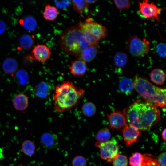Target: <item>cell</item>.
<instances>
[{"label": "cell", "mask_w": 166, "mask_h": 166, "mask_svg": "<svg viewBox=\"0 0 166 166\" xmlns=\"http://www.w3.org/2000/svg\"><path fill=\"white\" fill-rule=\"evenodd\" d=\"M32 53L35 60L42 63L49 60L52 55L48 46L45 45L39 44L34 47Z\"/></svg>", "instance_id": "11"}, {"label": "cell", "mask_w": 166, "mask_h": 166, "mask_svg": "<svg viewBox=\"0 0 166 166\" xmlns=\"http://www.w3.org/2000/svg\"><path fill=\"white\" fill-rule=\"evenodd\" d=\"M41 142L44 148L49 149L56 148L59 144V140L57 135L49 132L44 133L42 135Z\"/></svg>", "instance_id": "12"}, {"label": "cell", "mask_w": 166, "mask_h": 166, "mask_svg": "<svg viewBox=\"0 0 166 166\" xmlns=\"http://www.w3.org/2000/svg\"><path fill=\"white\" fill-rule=\"evenodd\" d=\"M71 164L72 166H86L87 161L84 156H77L73 159Z\"/></svg>", "instance_id": "31"}, {"label": "cell", "mask_w": 166, "mask_h": 166, "mask_svg": "<svg viewBox=\"0 0 166 166\" xmlns=\"http://www.w3.org/2000/svg\"><path fill=\"white\" fill-rule=\"evenodd\" d=\"M128 61L127 54L122 51L116 52L113 57L114 66L119 68H123L126 65Z\"/></svg>", "instance_id": "22"}, {"label": "cell", "mask_w": 166, "mask_h": 166, "mask_svg": "<svg viewBox=\"0 0 166 166\" xmlns=\"http://www.w3.org/2000/svg\"><path fill=\"white\" fill-rule=\"evenodd\" d=\"M134 87L139 95L147 102L165 108L166 89L156 86L145 77L136 75Z\"/></svg>", "instance_id": "4"}, {"label": "cell", "mask_w": 166, "mask_h": 166, "mask_svg": "<svg viewBox=\"0 0 166 166\" xmlns=\"http://www.w3.org/2000/svg\"><path fill=\"white\" fill-rule=\"evenodd\" d=\"M98 52L97 48L89 46L83 50L78 57L86 63L89 62L94 59Z\"/></svg>", "instance_id": "16"}, {"label": "cell", "mask_w": 166, "mask_h": 166, "mask_svg": "<svg viewBox=\"0 0 166 166\" xmlns=\"http://www.w3.org/2000/svg\"><path fill=\"white\" fill-rule=\"evenodd\" d=\"M85 91L67 81L56 86L53 97V109L58 114L69 111L76 106L83 99Z\"/></svg>", "instance_id": "2"}, {"label": "cell", "mask_w": 166, "mask_h": 166, "mask_svg": "<svg viewBox=\"0 0 166 166\" xmlns=\"http://www.w3.org/2000/svg\"><path fill=\"white\" fill-rule=\"evenodd\" d=\"M18 63L17 61L12 57H7L4 61L2 64L3 71L8 74H13L18 70Z\"/></svg>", "instance_id": "19"}, {"label": "cell", "mask_w": 166, "mask_h": 166, "mask_svg": "<svg viewBox=\"0 0 166 166\" xmlns=\"http://www.w3.org/2000/svg\"><path fill=\"white\" fill-rule=\"evenodd\" d=\"M107 119L110 128L116 129L124 127L127 123L123 113L117 110L112 111L108 115Z\"/></svg>", "instance_id": "9"}, {"label": "cell", "mask_w": 166, "mask_h": 166, "mask_svg": "<svg viewBox=\"0 0 166 166\" xmlns=\"http://www.w3.org/2000/svg\"><path fill=\"white\" fill-rule=\"evenodd\" d=\"M35 146L34 143L30 140H26L22 143L21 152L29 156L33 155L35 152Z\"/></svg>", "instance_id": "26"}, {"label": "cell", "mask_w": 166, "mask_h": 166, "mask_svg": "<svg viewBox=\"0 0 166 166\" xmlns=\"http://www.w3.org/2000/svg\"><path fill=\"white\" fill-rule=\"evenodd\" d=\"M6 29V23L2 20H0V34H3L5 32Z\"/></svg>", "instance_id": "36"}, {"label": "cell", "mask_w": 166, "mask_h": 166, "mask_svg": "<svg viewBox=\"0 0 166 166\" xmlns=\"http://www.w3.org/2000/svg\"><path fill=\"white\" fill-rule=\"evenodd\" d=\"M60 13L56 7L48 4L45 7L43 16L45 20L53 21L57 18Z\"/></svg>", "instance_id": "18"}, {"label": "cell", "mask_w": 166, "mask_h": 166, "mask_svg": "<svg viewBox=\"0 0 166 166\" xmlns=\"http://www.w3.org/2000/svg\"><path fill=\"white\" fill-rule=\"evenodd\" d=\"M114 2L116 7L121 10L128 9L131 6L129 1L128 0H114Z\"/></svg>", "instance_id": "32"}, {"label": "cell", "mask_w": 166, "mask_h": 166, "mask_svg": "<svg viewBox=\"0 0 166 166\" xmlns=\"http://www.w3.org/2000/svg\"><path fill=\"white\" fill-rule=\"evenodd\" d=\"M96 111V107L93 102L88 101L84 103L81 107V112L82 114L87 117L93 116Z\"/></svg>", "instance_id": "25"}, {"label": "cell", "mask_w": 166, "mask_h": 166, "mask_svg": "<svg viewBox=\"0 0 166 166\" xmlns=\"http://www.w3.org/2000/svg\"><path fill=\"white\" fill-rule=\"evenodd\" d=\"M86 2L89 4H92L98 1L97 0H85Z\"/></svg>", "instance_id": "38"}, {"label": "cell", "mask_w": 166, "mask_h": 166, "mask_svg": "<svg viewBox=\"0 0 166 166\" xmlns=\"http://www.w3.org/2000/svg\"><path fill=\"white\" fill-rule=\"evenodd\" d=\"M69 69L70 73L74 76L84 75L88 70L86 63L79 59L72 61Z\"/></svg>", "instance_id": "13"}, {"label": "cell", "mask_w": 166, "mask_h": 166, "mask_svg": "<svg viewBox=\"0 0 166 166\" xmlns=\"http://www.w3.org/2000/svg\"><path fill=\"white\" fill-rule=\"evenodd\" d=\"M151 80L154 83L158 85L164 84L166 79V75L162 69L157 68L153 69L149 73Z\"/></svg>", "instance_id": "17"}, {"label": "cell", "mask_w": 166, "mask_h": 166, "mask_svg": "<svg viewBox=\"0 0 166 166\" xmlns=\"http://www.w3.org/2000/svg\"><path fill=\"white\" fill-rule=\"evenodd\" d=\"M58 43L64 52L77 57L84 49L89 46L85 40L78 24L65 30L60 35Z\"/></svg>", "instance_id": "3"}, {"label": "cell", "mask_w": 166, "mask_h": 166, "mask_svg": "<svg viewBox=\"0 0 166 166\" xmlns=\"http://www.w3.org/2000/svg\"><path fill=\"white\" fill-rule=\"evenodd\" d=\"M166 44L163 42L158 44L156 47V51L158 56L163 58L166 57Z\"/></svg>", "instance_id": "33"}, {"label": "cell", "mask_w": 166, "mask_h": 166, "mask_svg": "<svg viewBox=\"0 0 166 166\" xmlns=\"http://www.w3.org/2000/svg\"><path fill=\"white\" fill-rule=\"evenodd\" d=\"M17 166H23V165H22V164H20V165H19Z\"/></svg>", "instance_id": "39"}, {"label": "cell", "mask_w": 166, "mask_h": 166, "mask_svg": "<svg viewBox=\"0 0 166 166\" xmlns=\"http://www.w3.org/2000/svg\"><path fill=\"white\" fill-rule=\"evenodd\" d=\"M49 87L47 83L44 81H41L36 88L35 94L39 98H45L49 93Z\"/></svg>", "instance_id": "24"}, {"label": "cell", "mask_w": 166, "mask_h": 166, "mask_svg": "<svg viewBox=\"0 0 166 166\" xmlns=\"http://www.w3.org/2000/svg\"><path fill=\"white\" fill-rule=\"evenodd\" d=\"M74 10L81 15L88 12L89 5L85 0H70Z\"/></svg>", "instance_id": "23"}, {"label": "cell", "mask_w": 166, "mask_h": 166, "mask_svg": "<svg viewBox=\"0 0 166 166\" xmlns=\"http://www.w3.org/2000/svg\"><path fill=\"white\" fill-rule=\"evenodd\" d=\"M123 113L128 124L143 131L149 130L160 119V112L157 106L139 100L125 108Z\"/></svg>", "instance_id": "1"}, {"label": "cell", "mask_w": 166, "mask_h": 166, "mask_svg": "<svg viewBox=\"0 0 166 166\" xmlns=\"http://www.w3.org/2000/svg\"><path fill=\"white\" fill-rule=\"evenodd\" d=\"M13 104L14 108L17 110L19 111L25 110L28 106V97L25 94H18L14 97Z\"/></svg>", "instance_id": "14"}, {"label": "cell", "mask_w": 166, "mask_h": 166, "mask_svg": "<svg viewBox=\"0 0 166 166\" xmlns=\"http://www.w3.org/2000/svg\"><path fill=\"white\" fill-rule=\"evenodd\" d=\"M113 166H127L128 160L127 157L122 155H117L113 160Z\"/></svg>", "instance_id": "30"}, {"label": "cell", "mask_w": 166, "mask_h": 166, "mask_svg": "<svg viewBox=\"0 0 166 166\" xmlns=\"http://www.w3.org/2000/svg\"><path fill=\"white\" fill-rule=\"evenodd\" d=\"M78 24L85 40L89 46L97 48L99 42L107 36L106 28L90 19L86 20L85 22H80Z\"/></svg>", "instance_id": "5"}, {"label": "cell", "mask_w": 166, "mask_h": 166, "mask_svg": "<svg viewBox=\"0 0 166 166\" xmlns=\"http://www.w3.org/2000/svg\"><path fill=\"white\" fill-rule=\"evenodd\" d=\"M55 4L57 7H67L69 5L71 1H55Z\"/></svg>", "instance_id": "35"}, {"label": "cell", "mask_w": 166, "mask_h": 166, "mask_svg": "<svg viewBox=\"0 0 166 166\" xmlns=\"http://www.w3.org/2000/svg\"><path fill=\"white\" fill-rule=\"evenodd\" d=\"M122 131L123 139L127 146L136 142L140 133L139 129L128 124L124 126Z\"/></svg>", "instance_id": "10"}, {"label": "cell", "mask_w": 166, "mask_h": 166, "mask_svg": "<svg viewBox=\"0 0 166 166\" xmlns=\"http://www.w3.org/2000/svg\"><path fill=\"white\" fill-rule=\"evenodd\" d=\"M126 48L134 57L141 58L146 55L150 50L149 41L146 38H140L137 35L129 37L126 42Z\"/></svg>", "instance_id": "6"}, {"label": "cell", "mask_w": 166, "mask_h": 166, "mask_svg": "<svg viewBox=\"0 0 166 166\" xmlns=\"http://www.w3.org/2000/svg\"><path fill=\"white\" fill-rule=\"evenodd\" d=\"M19 22L26 30L28 31H34L37 27L36 20L31 15H27L20 19Z\"/></svg>", "instance_id": "21"}, {"label": "cell", "mask_w": 166, "mask_h": 166, "mask_svg": "<svg viewBox=\"0 0 166 166\" xmlns=\"http://www.w3.org/2000/svg\"><path fill=\"white\" fill-rule=\"evenodd\" d=\"M166 128H165L162 131L161 135L163 139L165 141H166Z\"/></svg>", "instance_id": "37"}, {"label": "cell", "mask_w": 166, "mask_h": 166, "mask_svg": "<svg viewBox=\"0 0 166 166\" xmlns=\"http://www.w3.org/2000/svg\"><path fill=\"white\" fill-rule=\"evenodd\" d=\"M139 11L142 15L147 20L152 19L160 22V14L163 9L157 6L154 2L148 0H143L138 2Z\"/></svg>", "instance_id": "8"}, {"label": "cell", "mask_w": 166, "mask_h": 166, "mask_svg": "<svg viewBox=\"0 0 166 166\" xmlns=\"http://www.w3.org/2000/svg\"><path fill=\"white\" fill-rule=\"evenodd\" d=\"M111 137V134L109 129L105 128L99 130L95 136V138L97 142H103L109 140Z\"/></svg>", "instance_id": "27"}, {"label": "cell", "mask_w": 166, "mask_h": 166, "mask_svg": "<svg viewBox=\"0 0 166 166\" xmlns=\"http://www.w3.org/2000/svg\"><path fill=\"white\" fill-rule=\"evenodd\" d=\"M34 38L33 36L28 34L21 35L18 40V49L29 50L32 48L34 44Z\"/></svg>", "instance_id": "15"}, {"label": "cell", "mask_w": 166, "mask_h": 166, "mask_svg": "<svg viewBox=\"0 0 166 166\" xmlns=\"http://www.w3.org/2000/svg\"><path fill=\"white\" fill-rule=\"evenodd\" d=\"M166 152H163L159 156L157 161L160 166H166Z\"/></svg>", "instance_id": "34"}, {"label": "cell", "mask_w": 166, "mask_h": 166, "mask_svg": "<svg viewBox=\"0 0 166 166\" xmlns=\"http://www.w3.org/2000/svg\"><path fill=\"white\" fill-rule=\"evenodd\" d=\"M95 146L99 149L100 157L108 162H112L119 154V146L115 140L103 142H97Z\"/></svg>", "instance_id": "7"}, {"label": "cell", "mask_w": 166, "mask_h": 166, "mask_svg": "<svg viewBox=\"0 0 166 166\" xmlns=\"http://www.w3.org/2000/svg\"><path fill=\"white\" fill-rule=\"evenodd\" d=\"M119 87L122 93L129 95L131 93L134 88L133 82L129 78L122 77L119 80Z\"/></svg>", "instance_id": "20"}, {"label": "cell", "mask_w": 166, "mask_h": 166, "mask_svg": "<svg viewBox=\"0 0 166 166\" xmlns=\"http://www.w3.org/2000/svg\"><path fill=\"white\" fill-rule=\"evenodd\" d=\"M16 76L20 84L24 85L29 80V76L26 71L24 69L17 70L15 72Z\"/></svg>", "instance_id": "29"}, {"label": "cell", "mask_w": 166, "mask_h": 166, "mask_svg": "<svg viewBox=\"0 0 166 166\" xmlns=\"http://www.w3.org/2000/svg\"><path fill=\"white\" fill-rule=\"evenodd\" d=\"M144 160V154L136 152L129 158V163L131 166H142Z\"/></svg>", "instance_id": "28"}]
</instances>
